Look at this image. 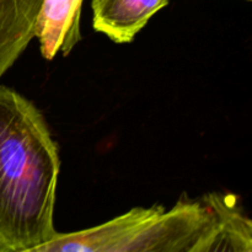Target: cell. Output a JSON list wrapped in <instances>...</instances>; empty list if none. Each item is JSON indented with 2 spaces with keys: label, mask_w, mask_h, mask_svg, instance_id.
I'll return each mask as SVG.
<instances>
[{
  "label": "cell",
  "mask_w": 252,
  "mask_h": 252,
  "mask_svg": "<svg viewBox=\"0 0 252 252\" xmlns=\"http://www.w3.org/2000/svg\"><path fill=\"white\" fill-rule=\"evenodd\" d=\"M61 155L32 101L0 85V252H33L56 235Z\"/></svg>",
  "instance_id": "6da1fadb"
},
{
  "label": "cell",
  "mask_w": 252,
  "mask_h": 252,
  "mask_svg": "<svg viewBox=\"0 0 252 252\" xmlns=\"http://www.w3.org/2000/svg\"><path fill=\"white\" fill-rule=\"evenodd\" d=\"M213 213L202 198L135 207L85 230L56 233L33 252H206Z\"/></svg>",
  "instance_id": "7a4b0ae2"
},
{
  "label": "cell",
  "mask_w": 252,
  "mask_h": 252,
  "mask_svg": "<svg viewBox=\"0 0 252 252\" xmlns=\"http://www.w3.org/2000/svg\"><path fill=\"white\" fill-rule=\"evenodd\" d=\"M170 0H93V29L115 43H130Z\"/></svg>",
  "instance_id": "3957f363"
},
{
  "label": "cell",
  "mask_w": 252,
  "mask_h": 252,
  "mask_svg": "<svg viewBox=\"0 0 252 252\" xmlns=\"http://www.w3.org/2000/svg\"><path fill=\"white\" fill-rule=\"evenodd\" d=\"M83 0H43L34 30L41 54L47 61L61 52L68 56L81 39Z\"/></svg>",
  "instance_id": "277c9868"
},
{
  "label": "cell",
  "mask_w": 252,
  "mask_h": 252,
  "mask_svg": "<svg viewBox=\"0 0 252 252\" xmlns=\"http://www.w3.org/2000/svg\"><path fill=\"white\" fill-rule=\"evenodd\" d=\"M201 198L214 218V229L206 252H251L252 221L235 197L212 192Z\"/></svg>",
  "instance_id": "5b68a950"
},
{
  "label": "cell",
  "mask_w": 252,
  "mask_h": 252,
  "mask_svg": "<svg viewBox=\"0 0 252 252\" xmlns=\"http://www.w3.org/2000/svg\"><path fill=\"white\" fill-rule=\"evenodd\" d=\"M43 0H0V79L34 38Z\"/></svg>",
  "instance_id": "8992f818"
},
{
  "label": "cell",
  "mask_w": 252,
  "mask_h": 252,
  "mask_svg": "<svg viewBox=\"0 0 252 252\" xmlns=\"http://www.w3.org/2000/svg\"><path fill=\"white\" fill-rule=\"evenodd\" d=\"M248 1H251V0H248Z\"/></svg>",
  "instance_id": "52a82bcc"
}]
</instances>
